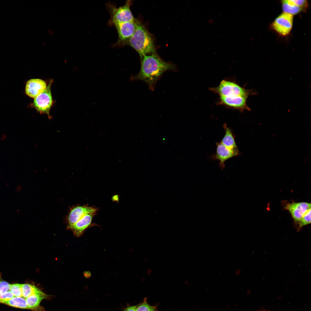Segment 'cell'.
<instances>
[{"instance_id":"1","label":"cell","mask_w":311,"mask_h":311,"mask_svg":"<svg viewBox=\"0 0 311 311\" xmlns=\"http://www.w3.org/2000/svg\"><path fill=\"white\" fill-rule=\"evenodd\" d=\"M176 70L175 65L164 61L156 53L145 55L141 59L140 71L132 79L144 81L147 84L149 89L153 91L157 82L164 72Z\"/></svg>"},{"instance_id":"2","label":"cell","mask_w":311,"mask_h":311,"mask_svg":"<svg viewBox=\"0 0 311 311\" xmlns=\"http://www.w3.org/2000/svg\"><path fill=\"white\" fill-rule=\"evenodd\" d=\"M136 28L128 45L139 54L141 59L143 56L156 53L153 37L140 21L136 19Z\"/></svg>"},{"instance_id":"3","label":"cell","mask_w":311,"mask_h":311,"mask_svg":"<svg viewBox=\"0 0 311 311\" xmlns=\"http://www.w3.org/2000/svg\"><path fill=\"white\" fill-rule=\"evenodd\" d=\"M209 90L218 94L230 98H234L239 96L248 97L249 96L255 94L251 90L245 89L240 85L235 80L228 79H224L216 87L210 88Z\"/></svg>"},{"instance_id":"4","label":"cell","mask_w":311,"mask_h":311,"mask_svg":"<svg viewBox=\"0 0 311 311\" xmlns=\"http://www.w3.org/2000/svg\"><path fill=\"white\" fill-rule=\"evenodd\" d=\"M132 2L131 0L126 1L124 5L117 7L110 3L107 4V7L110 15L109 24L111 25L127 22L134 21V18L130 10Z\"/></svg>"},{"instance_id":"5","label":"cell","mask_w":311,"mask_h":311,"mask_svg":"<svg viewBox=\"0 0 311 311\" xmlns=\"http://www.w3.org/2000/svg\"><path fill=\"white\" fill-rule=\"evenodd\" d=\"M52 80H51L45 90L34 98L33 106L40 113L46 114L50 117V111L53 104L51 91Z\"/></svg>"},{"instance_id":"6","label":"cell","mask_w":311,"mask_h":311,"mask_svg":"<svg viewBox=\"0 0 311 311\" xmlns=\"http://www.w3.org/2000/svg\"><path fill=\"white\" fill-rule=\"evenodd\" d=\"M293 15L283 12L278 16L272 23V28L280 35L285 36L290 33L292 28Z\"/></svg>"},{"instance_id":"7","label":"cell","mask_w":311,"mask_h":311,"mask_svg":"<svg viewBox=\"0 0 311 311\" xmlns=\"http://www.w3.org/2000/svg\"><path fill=\"white\" fill-rule=\"evenodd\" d=\"M135 20L134 21L126 22L114 26L117 31L118 35L116 45H126L135 32L136 28Z\"/></svg>"},{"instance_id":"8","label":"cell","mask_w":311,"mask_h":311,"mask_svg":"<svg viewBox=\"0 0 311 311\" xmlns=\"http://www.w3.org/2000/svg\"><path fill=\"white\" fill-rule=\"evenodd\" d=\"M248 97L240 96L235 98L219 96L216 104L222 105L226 107L237 110L242 112L245 110L249 111L251 109L247 104Z\"/></svg>"},{"instance_id":"9","label":"cell","mask_w":311,"mask_h":311,"mask_svg":"<svg viewBox=\"0 0 311 311\" xmlns=\"http://www.w3.org/2000/svg\"><path fill=\"white\" fill-rule=\"evenodd\" d=\"M216 152L211 157L214 160L219 161V166L222 169L225 167V162L227 160L233 157L238 156L240 153L238 150L231 149L224 145L221 142L217 143Z\"/></svg>"},{"instance_id":"10","label":"cell","mask_w":311,"mask_h":311,"mask_svg":"<svg viewBox=\"0 0 311 311\" xmlns=\"http://www.w3.org/2000/svg\"><path fill=\"white\" fill-rule=\"evenodd\" d=\"M311 207L310 203L304 202L288 203L285 207L294 220L298 223L305 213L311 209Z\"/></svg>"},{"instance_id":"11","label":"cell","mask_w":311,"mask_h":311,"mask_svg":"<svg viewBox=\"0 0 311 311\" xmlns=\"http://www.w3.org/2000/svg\"><path fill=\"white\" fill-rule=\"evenodd\" d=\"M97 208L87 206H78L74 207L71 210L68 216V222L69 227L73 225L86 215L96 213Z\"/></svg>"},{"instance_id":"12","label":"cell","mask_w":311,"mask_h":311,"mask_svg":"<svg viewBox=\"0 0 311 311\" xmlns=\"http://www.w3.org/2000/svg\"><path fill=\"white\" fill-rule=\"evenodd\" d=\"M47 87L45 82L39 79H32L27 81L25 92L29 96L35 98L42 93Z\"/></svg>"},{"instance_id":"13","label":"cell","mask_w":311,"mask_h":311,"mask_svg":"<svg viewBox=\"0 0 311 311\" xmlns=\"http://www.w3.org/2000/svg\"><path fill=\"white\" fill-rule=\"evenodd\" d=\"M47 297V295L38 288L32 294L26 299L28 309L41 311L39 310L42 309L39 307L40 303L42 299Z\"/></svg>"},{"instance_id":"14","label":"cell","mask_w":311,"mask_h":311,"mask_svg":"<svg viewBox=\"0 0 311 311\" xmlns=\"http://www.w3.org/2000/svg\"><path fill=\"white\" fill-rule=\"evenodd\" d=\"M96 213H94L86 215L70 228L72 229L76 235L80 236L90 226L92 219Z\"/></svg>"},{"instance_id":"15","label":"cell","mask_w":311,"mask_h":311,"mask_svg":"<svg viewBox=\"0 0 311 311\" xmlns=\"http://www.w3.org/2000/svg\"><path fill=\"white\" fill-rule=\"evenodd\" d=\"M225 134L221 142L225 146L232 149L238 150L234 139V136L231 130L226 124L223 125Z\"/></svg>"},{"instance_id":"16","label":"cell","mask_w":311,"mask_h":311,"mask_svg":"<svg viewBox=\"0 0 311 311\" xmlns=\"http://www.w3.org/2000/svg\"><path fill=\"white\" fill-rule=\"evenodd\" d=\"M281 3L282 8L284 12L292 15L305 11L302 8L295 5L291 0H282Z\"/></svg>"},{"instance_id":"17","label":"cell","mask_w":311,"mask_h":311,"mask_svg":"<svg viewBox=\"0 0 311 311\" xmlns=\"http://www.w3.org/2000/svg\"><path fill=\"white\" fill-rule=\"evenodd\" d=\"M4 304L15 308L28 309L26 299L21 297H14Z\"/></svg>"},{"instance_id":"18","label":"cell","mask_w":311,"mask_h":311,"mask_svg":"<svg viewBox=\"0 0 311 311\" xmlns=\"http://www.w3.org/2000/svg\"><path fill=\"white\" fill-rule=\"evenodd\" d=\"M35 286L29 284L21 285L22 297L26 298L32 294L37 289Z\"/></svg>"},{"instance_id":"19","label":"cell","mask_w":311,"mask_h":311,"mask_svg":"<svg viewBox=\"0 0 311 311\" xmlns=\"http://www.w3.org/2000/svg\"><path fill=\"white\" fill-rule=\"evenodd\" d=\"M136 311H158L156 306H151L148 304L146 299L141 304L137 305Z\"/></svg>"},{"instance_id":"20","label":"cell","mask_w":311,"mask_h":311,"mask_svg":"<svg viewBox=\"0 0 311 311\" xmlns=\"http://www.w3.org/2000/svg\"><path fill=\"white\" fill-rule=\"evenodd\" d=\"M21 284L15 283L10 284L9 291L16 297H22V295L21 290Z\"/></svg>"},{"instance_id":"21","label":"cell","mask_w":311,"mask_h":311,"mask_svg":"<svg viewBox=\"0 0 311 311\" xmlns=\"http://www.w3.org/2000/svg\"><path fill=\"white\" fill-rule=\"evenodd\" d=\"M311 210H308L304 214L299 222V229L311 223Z\"/></svg>"},{"instance_id":"22","label":"cell","mask_w":311,"mask_h":311,"mask_svg":"<svg viewBox=\"0 0 311 311\" xmlns=\"http://www.w3.org/2000/svg\"><path fill=\"white\" fill-rule=\"evenodd\" d=\"M10 284L0 278V296L3 293L9 291Z\"/></svg>"},{"instance_id":"23","label":"cell","mask_w":311,"mask_h":311,"mask_svg":"<svg viewBox=\"0 0 311 311\" xmlns=\"http://www.w3.org/2000/svg\"><path fill=\"white\" fill-rule=\"evenodd\" d=\"M13 294L9 291L3 293L0 296V303L4 304L14 297Z\"/></svg>"},{"instance_id":"24","label":"cell","mask_w":311,"mask_h":311,"mask_svg":"<svg viewBox=\"0 0 311 311\" xmlns=\"http://www.w3.org/2000/svg\"><path fill=\"white\" fill-rule=\"evenodd\" d=\"M137 305L129 306L126 307L123 311H136Z\"/></svg>"}]
</instances>
